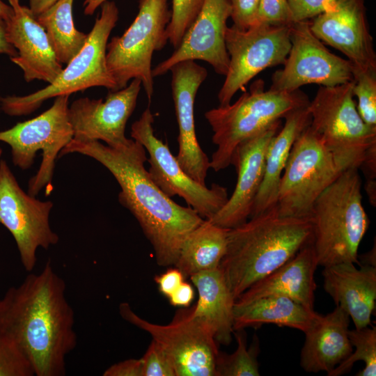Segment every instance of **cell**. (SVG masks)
Here are the masks:
<instances>
[{"label": "cell", "instance_id": "obj_1", "mask_svg": "<svg viewBox=\"0 0 376 376\" xmlns=\"http://www.w3.org/2000/svg\"><path fill=\"white\" fill-rule=\"evenodd\" d=\"M75 312L64 279L47 261L0 298V328L30 361L36 376H63L77 345Z\"/></svg>", "mask_w": 376, "mask_h": 376}, {"label": "cell", "instance_id": "obj_2", "mask_svg": "<svg viewBox=\"0 0 376 376\" xmlns=\"http://www.w3.org/2000/svg\"><path fill=\"white\" fill-rule=\"evenodd\" d=\"M134 140V139H133ZM79 153L104 166L118 182V201L138 221L161 266L174 265L188 235L203 221L191 207L166 196L145 167L146 150L136 141L127 147L111 148L100 141H72L58 157Z\"/></svg>", "mask_w": 376, "mask_h": 376}, {"label": "cell", "instance_id": "obj_3", "mask_svg": "<svg viewBox=\"0 0 376 376\" xmlns=\"http://www.w3.org/2000/svg\"><path fill=\"white\" fill-rule=\"evenodd\" d=\"M312 242L311 219L282 217L276 205L229 229L219 267L235 300Z\"/></svg>", "mask_w": 376, "mask_h": 376}, {"label": "cell", "instance_id": "obj_4", "mask_svg": "<svg viewBox=\"0 0 376 376\" xmlns=\"http://www.w3.org/2000/svg\"><path fill=\"white\" fill-rule=\"evenodd\" d=\"M361 190L358 169H350L315 200L311 219L318 265L352 263L361 266L358 249L369 226Z\"/></svg>", "mask_w": 376, "mask_h": 376}, {"label": "cell", "instance_id": "obj_5", "mask_svg": "<svg viewBox=\"0 0 376 376\" xmlns=\"http://www.w3.org/2000/svg\"><path fill=\"white\" fill-rule=\"evenodd\" d=\"M309 102L299 89L292 92L265 91L263 80L258 79L233 104L206 111L205 118L213 132L212 142L217 146L210 160V169L219 171L228 167L240 144Z\"/></svg>", "mask_w": 376, "mask_h": 376}, {"label": "cell", "instance_id": "obj_6", "mask_svg": "<svg viewBox=\"0 0 376 376\" xmlns=\"http://www.w3.org/2000/svg\"><path fill=\"white\" fill-rule=\"evenodd\" d=\"M101 13L88 33L85 45L66 64L58 77L46 87L26 95L0 97V109L10 116L30 114L52 97L101 86L117 91L107 64V46L110 33L118 19L114 1H106Z\"/></svg>", "mask_w": 376, "mask_h": 376}, {"label": "cell", "instance_id": "obj_7", "mask_svg": "<svg viewBox=\"0 0 376 376\" xmlns=\"http://www.w3.org/2000/svg\"><path fill=\"white\" fill-rule=\"evenodd\" d=\"M354 80L334 86H320L308 109L311 130L345 171L360 169L376 153V127L367 125L353 99Z\"/></svg>", "mask_w": 376, "mask_h": 376}, {"label": "cell", "instance_id": "obj_8", "mask_svg": "<svg viewBox=\"0 0 376 376\" xmlns=\"http://www.w3.org/2000/svg\"><path fill=\"white\" fill-rule=\"evenodd\" d=\"M171 19L168 0H139V11L120 36L107 46V64L117 90L139 79L149 100L154 92L152 54L169 41L166 27Z\"/></svg>", "mask_w": 376, "mask_h": 376}, {"label": "cell", "instance_id": "obj_9", "mask_svg": "<svg viewBox=\"0 0 376 376\" xmlns=\"http://www.w3.org/2000/svg\"><path fill=\"white\" fill-rule=\"evenodd\" d=\"M69 97L57 96L53 104L38 116L0 131V141L11 148L13 164L22 170L31 167L36 153L42 151L40 167L28 183V194L33 196L43 188H46V196L51 193L56 159L73 139L68 116Z\"/></svg>", "mask_w": 376, "mask_h": 376}, {"label": "cell", "instance_id": "obj_10", "mask_svg": "<svg viewBox=\"0 0 376 376\" xmlns=\"http://www.w3.org/2000/svg\"><path fill=\"white\" fill-rule=\"evenodd\" d=\"M341 172L308 125L295 141L282 174L276 203L278 214L311 218L315 200Z\"/></svg>", "mask_w": 376, "mask_h": 376}, {"label": "cell", "instance_id": "obj_11", "mask_svg": "<svg viewBox=\"0 0 376 376\" xmlns=\"http://www.w3.org/2000/svg\"><path fill=\"white\" fill-rule=\"evenodd\" d=\"M153 123L154 116L148 107L133 123L130 132L148 152L150 178L166 196H179L202 218L210 219L227 202V189L215 183L208 187L188 175L167 144L155 136Z\"/></svg>", "mask_w": 376, "mask_h": 376}, {"label": "cell", "instance_id": "obj_12", "mask_svg": "<svg viewBox=\"0 0 376 376\" xmlns=\"http://www.w3.org/2000/svg\"><path fill=\"white\" fill-rule=\"evenodd\" d=\"M290 27L259 23L244 30L228 26L225 41L229 65L218 93L219 106L230 104L261 71L284 64L291 47Z\"/></svg>", "mask_w": 376, "mask_h": 376}, {"label": "cell", "instance_id": "obj_13", "mask_svg": "<svg viewBox=\"0 0 376 376\" xmlns=\"http://www.w3.org/2000/svg\"><path fill=\"white\" fill-rule=\"evenodd\" d=\"M50 201H42L26 193L6 162L0 161V225L12 235L24 269L31 272L38 261L39 248L56 245L59 237L49 222L53 207Z\"/></svg>", "mask_w": 376, "mask_h": 376}, {"label": "cell", "instance_id": "obj_14", "mask_svg": "<svg viewBox=\"0 0 376 376\" xmlns=\"http://www.w3.org/2000/svg\"><path fill=\"white\" fill-rule=\"evenodd\" d=\"M121 317L148 332L171 357L176 376H217V342L191 314V308L176 313L168 324L150 322L136 314L127 303L119 306Z\"/></svg>", "mask_w": 376, "mask_h": 376}, {"label": "cell", "instance_id": "obj_15", "mask_svg": "<svg viewBox=\"0 0 376 376\" xmlns=\"http://www.w3.org/2000/svg\"><path fill=\"white\" fill-rule=\"evenodd\" d=\"M290 38L289 54L283 68L272 75L270 89L292 92L309 84L334 86L354 80L351 63L324 46L312 32L310 20L293 23Z\"/></svg>", "mask_w": 376, "mask_h": 376}, {"label": "cell", "instance_id": "obj_16", "mask_svg": "<svg viewBox=\"0 0 376 376\" xmlns=\"http://www.w3.org/2000/svg\"><path fill=\"white\" fill-rule=\"evenodd\" d=\"M141 88V81L134 79L125 87L110 91L104 100L85 97L73 101L68 107L73 139L102 141L114 148L131 145L134 140L126 137L125 127Z\"/></svg>", "mask_w": 376, "mask_h": 376}, {"label": "cell", "instance_id": "obj_17", "mask_svg": "<svg viewBox=\"0 0 376 376\" xmlns=\"http://www.w3.org/2000/svg\"><path fill=\"white\" fill-rule=\"evenodd\" d=\"M230 15L229 0H204L180 45L152 70L153 77L164 75L173 65L187 60L205 61L217 74L225 76L229 65L225 38Z\"/></svg>", "mask_w": 376, "mask_h": 376}, {"label": "cell", "instance_id": "obj_18", "mask_svg": "<svg viewBox=\"0 0 376 376\" xmlns=\"http://www.w3.org/2000/svg\"><path fill=\"white\" fill-rule=\"evenodd\" d=\"M169 71L179 130L178 152L175 157L188 175L205 185L207 171L210 169V159L196 137L194 101L198 88L207 76V71L192 60L179 62Z\"/></svg>", "mask_w": 376, "mask_h": 376}, {"label": "cell", "instance_id": "obj_19", "mask_svg": "<svg viewBox=\"0 0 376 376\" xmlns=\"http://www.w3.org/2000/svg\"><path fill=\"white\" fill-rule=\"evenodd\" d=\"M310 28L323 43L345 54L353 66L376 69L364 0H339L310 20Z\"/></svg>", "mask_w": 376, "mask_h": 376}, {"label": "cell", "instance_id": "obj_20", "mask_svg": "<svg viewBox=\"0 0 376 376\" xmlns=\"http://www.w3.org/2000/svg\"><path fill=\"white\" fill-rule=\"evenodd\" d=\"M281 127V120H279L238 146L231 162L237 173L235 189L221 210L207 220L230 229L249 219L263 180L269 145Z\"/></svg>", "mask_w": 376, "mask_h": 376}, {"label": "cell", "instance_id": "obj_21", "mask_svg": "<svg viewBox=\"0 0 376 376\" xmlns=\"http://www.w3.org/2000/svg\"><path fill=\"white\" fill-rule=\"evenodd\" d=\"M13 15L6 22L7 38L17 55L10 61L23 72L26 82L52 83L63 70L48 36L36 16L19 0H8Z\"/></svg>", "mask_w": 376, "mask_h": 376}, {"label": "cell", "instance_id": "obj_22", "mask_svg": "<svg viewBox=\"0 0 376 376\" xmlns=\"http://www.w3.org/2000/svg\"><path fill=\"white\" fill-rule=\"evenodd\" d=\"M318 266L311 242L280 267L251 285L235 300V305L242 306L261 297L278 295L289 297L313 310L316 289L314 274Z\"/></svg>", "mask_w": 376, "mask_h": 376}, {"label": "cell", "instance_id": "obj_23", "mask_svg": "<svg viewBox=\"0 0 376 376\" xmlns=\"http://www.w3.org/2000/svg\"><path fill=\"white\" fill-rule=\"evenodd\" d=\"M324 290L352 318L355 329L368 327L375 308L376 267L342 263L324 267Z\"/></svg>", "mask_w": 376, "mask_h": 376}, {"label": "cell", "instance_id": "obj_24", "mask_svg": "<svg viewBox=\"0 0 376 376\" xmlns=\"http://www.w3.org/2000/svg\"><path fill=\"white\" fill-rule=\"evenodd\" d=\"M349 315L340 306L324 316L319 315L304 333L300 365L308 373L327 374L353 351L349 336Z\"/></svg>", "mask_w": 376, "mask_h": 376}, {"label": "cell", "instance_id": "obj_25", "mask_svg": "<svg viewBox=\"0 0 376 376\" xmlns=\"http://www.w3.org/2000/svg\"><path fill=\"white\" fill-rule=\"evenodd\" d=\"M198 299L191 308L192 316L212 335L217 343L228 345L233 333L235 299L222 272L217 267L191 275Z\"/></svg>", "mask_w": 376, "mask_h": 376}, {"label": "cell", "instance_id": "obj_26", "mask_svg": "<svg viewBox=\"0 0 376 376\" xmlns=\"http://www.w3.org/2000/svg\"><path fill=\"white\" fill-rule=\"evenodd\" d=\"M308 106L298 108L286 115L283 127L272 138L266 154L263 180L249 218L276 205L280 181L292 146L311 123Z\"/></svg>", "mask_w": 376, "mask_h": 376}, {"label": "cell", "instance_id": "obj_27", "mask_svg": "<svg viewBox=\"0 0 376 376\" xmlns=\"http://www.w3.org/2000/svg\"><path fill=\"white\" fill-rule=\"evenodd\" d=\"M320 315L293 299L271 295L253 300L233 309V331L249 326L274 324L305 333Z\"/></svg>", "mask_w": 376, "mask_h": 376}, {"label": "cell", "instance_id": "obj_28", "mask_svg": "<svg viewBox=\"0 0 376 376\" xmlns=\"http://www.w3.org/2000/svg\"><path fill=\"white\" fill-rule=\"evenodd\" d=\"M228 230L204 219L183 242L174 266L185 278L219 267L226 253Z\"/></svg>", "mask_w": 376, "mask_h": 376}, {"label": "cell", "instance_id": "obj_29", "mask_svg": "<svg viewBox=\"0 0 376 376\" xmlns=\"http://www.w3.org/2000/svg\"><path fill=\"white\" fill-rule=\"evenodd\" d=\"M74 0H58L36 16L61 64H68L86 43L88 34L76 29L72 17Z\"/></svg>", "mask_w": 376, "mask_h": 376}, {"label": "cell", "instance_id": "obj_30", "mask_svg": "<svg viewBox=\"0 0 376 376\" xmlns=\"http://www.w3.org/2000/svg\"><path fill=\"white\" fill-rule=\"evenodd\" d=\"M348 336L356 350L348 357L327 374L328 376H340L350 371L354 363L362 361L364 368L357 376H375L376 375V327H368L348 331Z\"/></svg>", "mask_w": 376, "mask_h": 376}, {"label": "cell", "instance_id": "obj_31", "mask_svg": "<svg viewBox=\"0 0 376 376\" xmlns=\"http://www.w3.org/2000/svg\"><path fill=\"white\" fill-rule=\"evenodd\" d=\"M237 347L231 354L219 352L216 361L217 376H258L257 356L259 352L258 339L250 348H246V340L242 329L234 331Z\"/></svg>", "mask_w": 376, "mask_h": 376}, {"label": "cell", "instance_id": "obj_32", "mask_svg": "<svg viewBox=\"0 0 376 376\" xmlns=\"http://www.w3.org/2000/svg\"><path fill=\"white\" fill-rule=\"evenodd\" d=\"M352 73L353 94L358 98V112L367 125L376 127V69L352 65Z\"/></svg>", "mask_w": 376, "mask_h": 376}, {"label": "cell", "instance_id": "obj_33", "mask_svg": "<svg viewBox=\"0 0 376 376\" xmlns=\"http://www.w3.org/2000/svg\"><path fill=\"white\" fill-rule=\"evenodd\" d=\"M32 366L15 340L0 328V376H34Z\"/></svg>", "mask_w": 376, "mask_h": 376}, {"label": "cell", "instance_id": "obj_34", "mask_svg": "<svg viewBox=\"0 0 376 376\" xmlns=\"http://www.w3.org/2000/svg\"><path fill=\"white\" fill-rule=\"evenodd\" d=\"M204 0H172L171 19L166 27L169 41L176 49L198 15Z\"/></svg>", "mask_w": 376, "mask_h": 376}, {"label": "cell", "instance_id": "obj_35", "mask_svg": "<svg viewBox=\"0 0 376 376\" xmlns=\"http://www.w3.org/2000/svg\"><path fill=\"white\" fill-rule=\"evenodd\" d=\"M141 359L143 376H176L171 357L164 349L153 340Z\"/></svg>", "mask_w": 376, "mask_h": 376}, {"label": "cell", "instance_id": "obj_36", "mask_svg": "<svg viewBox=\"0 0 376 376\" xmlns=\"http://www.w3.org/2000/svg\"><path fill=\"white\" fill-rule=\"evenodd\" d=\"M255 23L290 26L295 21L287 0H260Z\"/></svg>", "mask_w": 376, "mask_h": 376}, {"label": "cell", "instance_id": "obj_37", "mask_svg": "<svg viewBox=\"0 0 376 376\" xmlns=\"http://www.w3.org/2000/svg\"><path fill=\"white\" fill-rule=\"evenodd\" d=\"M295 22L311 20L330 10L339 0H287Z\"/></svg>", "mask_w": 376, "mask_h": 376}, {"label": "cell", "instance_id": "obj_38", "mask_svg": "<svg viewBox=\"0 0 376 376\" xmlns=\"http://www.w3.org/2000/svg\"><path fill=\"white\" fill-rule=\"evenodd\" d=\"M234 26L247 29L255 23L260 0H229Z\"/></svg>", "mask_w": 376, "mask_h": 376}, {"label": "cell", "instance_id": "obj_39", "mask_svg": "<svg viewBox=\"0 0 376 376\" xmlns=\"http://www.w3.org/2000/svg\"><path fill=\"white\" fill-rule=\"evenodd\" d=\"M184 279L183 274L177 267L169 269L164 274L155 277L160 292L167 297L173 293Z\"/></svg>", "mask_w": 376, "mask_h": 376}, {"label": "cell", "instance_id": "obj_40", "mask_svg": "<svg viewBox=\"0 0 376 376\" xmlns=\"http://www.w3.org/2000/svg\"><path fill=\"white\" fill-rule=\"evenodd\" d=\"M104 376H143L141 359H130L113 364L103 373Z\"/></svg>", "mask_w": 376, "mask_h": 376}, {"label": "cell", "instance_id": "obj_41", "mask_svg": "<svg viewBox=\"0 0 376 376\" xmlns=\"http://www.w3.org/2000/svg\"><path fill=\"white\" fill-rule=\"evenodd\" d=\"M194 292L192 286L183 281L180 285L169 297L170 304L173 306L187 307L194 299Z\"/></svg>", "mask_w": 376, "mask_h": 376}, {"label": "cell", "instance_id": "obj_42", "mask_svg": "<svg viewBox=\"0 0 376 376\" xmlns=\"http://www.w3.org/2000/svg\"><path fill=\"white\" fill-rule=\"evenodd\" d=\"M5 54L10 58L17 55V50L8 41L6 31V22L0 17V55Z\"/></svg>", "mask_w": 376, "mask_h": 376}, {"label": "cell", "instance_id": "obj_43", "mask_svg": "<svg viewBox=\"0 0 376 376\" xmlns=\"http://www.w3.org/2000/svg\"><path fill=\"white\" fill-rule=\"evenodd\" d=\"M29 8L31 12L38 16L52 6H53L58 0H29Z\"/></svg>", "mask_w": 376, "mask_h": 376}, {"label": "cell", "instance_id": "obj_44", "mask_svg": "<svg viewBox=\"0 0 376 376\" xmlns=\"http://www.w3.org/2000/svg\"><path fill=\"white\" fill-rule=\"evenodd\" d=\"M107 0H85L84 12L86 15H93L96 9Z\"/></svg>", "mask_w": 376, "mask_h": 376}, {"label": "cell", "instance_id": "obj_45", "mask_svg": "<svg viewBox=\"0 0 376 376\" xmlns=\"http://www.w3.org/2000/svg\"><path fill=\"white\" fill-rule=\"evenodd\" d=\"M13 13L12 7L0 0V17L7 22L13 15Z\"/></svg>", "mask_w": 376, "mask_h": 376}, {"label": "cell", "instance_id": "obj_46", "mask_svg": "<svg viewBox=\"0 0 376 376\" xmlns=\"http://www.w3.org/2000/svg\"><path fill=\"white\" fill-rule=\"evenodd\" d=\"M362 258V261L364 263L363 265H371L375 267V246H374V249L364 254Z\"/></svg>", "mask_w": 376, "mask_h": 376}, {"label": "cell", "instance_id": "obj_47", "mask_svg": "<svg viewBox=\"0 0 376 376\" xmlns=\"http://www.w3.org/2000/svg\"><path fill=\"white\" fill-rule=\"evenodd\" d=\"M1 155H2V149L0 147V161H1Z\"/></svg>", "mask_w": 376, "mask_h": 376}]
</instances>
